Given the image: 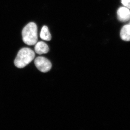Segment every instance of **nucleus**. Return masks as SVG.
Instances as JSON below:
<instances>
[{"instance_id":"6","label":"nucleus","mask_w":130,"mask_h":130,"mask_svg":"<svg viewBox=\"0 0 130 130\" xmlns=\"http://www.w3.org/2000/svg\"><path fill=\"white\" fill-rule=\"evenodd\" d=\"M120 37L123 40L126 41H130V25L123 26L120 33Z\"/></svg>"},{"instance_id":"3","label":"nucleus","mask_w":130,"mask_h":130,"mask_svg":"<svg viewBox=\"0 0 130 130\" xmlns=\"http://www.w3.org/2000/svg\"><path fill=\"white\" fill-rule=\"evenodd\" d=\"M35 64L37 68L42 72H48L51 70L52 64L51 62L46 58L38 56L35 59Z\"/></svg>"},{"instance_id":"2","label":"nucleus","mask_w":130,"mask_h":130,"mask_svg":"<svg viewBox=\"0 0 130 130\" xmlns=\"http://www.w3.org/2000/svg\"><path fill=\"white\" fill-rule=\"evenodd\" d=\"M23 41L29 46L35 45L37 42V27L33 22L29 23L25 26L22 31Z\"/></svg>"},{"instance_id":"1","label":"nucleus","mask_w":130,"mask_h":130,"mask_svg":"<svg viewBox=\"0 0 130 130\" xmlns=\"http://www.w3.org/2000/svg\"><path fill=\"white\" fill-rule=\"evenodd\" d=\"M35 52L31 49L23 48L19 51L14 61V65L19 68H23L29 64L34 59Z\"/></svg>"},{"instance_id":"8","label":"nucleus","mask_w":130,"mask_h":130,"mask_svg":"<svg viewBox=\"0 0 130 130\" xmlns=\"http://www.w3.org/2000/svg\"><path fill=\"white\" fill-rule=\"evenodd\" d=\"M122 4L130 9V0H121Z\"/></svg>"},{"instance_id":"4","label":"nucleus","mask_w":130,"mask_h":130,"mask_svg":"<svg viewBox=\"0 0 130 130\" xmlns=\"http://www.w3.org/2000/svg\"><path fill=\"white\" fill-rule=\"evenodd\" d=\"M117 13L118 19L120 21L126 22L130 19V10L127 8H120L118 9Z\"/></svg>"},{"instance_id":"5","label":"nucleus","mask_w":130,"mask_h":130,"mask_svg":"<svg viewBox=\"0 0 130 130\" xmlns=\"http://www.w3.org/2000/svg\"><path fill=\"white\" fill-rule=\"evenodd\" d=\"M35 52L39 55L47 53L49 48L47 44L44 42L40 41L37 42L35 46Z\"/></svg>"},{"instance_id":"7","label":"nucleus","mask_w":130,"mask_h":130,"mask_svg":"<svg viewBox=\"0 0 130 130\" xmlns=\"http://www.w3.org/2000/svg\"><path fill=\"white\" fill-rule=\"evenodd\" d=\"M40 38L42 40L46 41H50L51 39V36L47 26H43L40 34Z\"/></svg>"}]
</instances>
